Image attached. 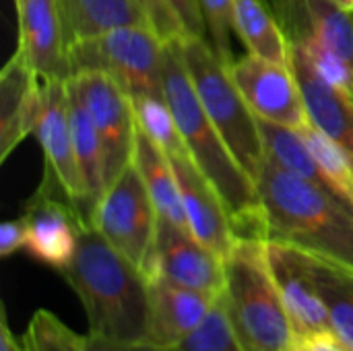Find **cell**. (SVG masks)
Returning a JSON list of instances; mask_svg holds the SVG:
<instances>
[{
  "label": "cell",
  "mask_w": 353,
  "mask_h": 351,
  "mask_svg": "<svg viewBox=\"0 0 353 351\" xmlns=\"http://www.w3.org/2000/svg\"><path fill=\"white\" fill-rule=\"evenodd\" d=\"M261 240L353 271V207L269 157L256 178Z\"/></svg>",
  "instance_id": "obj_1"
},
{
  "label": "cell",
  "mask_w": 353,
  "mask_h": 351,
  "mask_svg": "<svg viewBox=\"0 0 353 351\" xmlns=\"http://www.w3.org/2000/svg\"><path fill=\"white\" fill-rule=\"evenodd\" d=\"M163 95L174 112L188 155L221 194L232 215L236 238L261 240V205L256 184L238 163L225 139L205 112L188 77L180 52V39L165 41Z\"/></svg>",
  "instance_id": "obj_2"
},
{
  "label": "cell",
  "mask_w": 353,
  "mask_h": 351,
  "mask_svg": "<svg viewBox=\"0 0 353 351\" xmlns=\"http://www.w3.org/2000/svg\"><path fill=\"white\" fill-rule=\"evenodd\" d=\"M64 281L85 308L89 335L149 341V279L95 228H83Z\"/></svg>",
  "instance_id": "obj_3"
},
{
  "label": "cell",
  "mask_w": 353,
  "mask_h": 351,
  "mask_svg": "<svg viewBox=\"0 0 353 351\" xmlns=\"http://www.w3.org/2000/svg\"><path fill=\"white\" fill-rule=\"evenodd\" d=\"M221 298L244 351H290L294 329L265 240L236 238L225 259V290Z\"/></svg>",
  "instance_id": "obj_4"
},
{
  "label": "cell",
  "mask_w": 353,
  "mask_h": 351,
  "mask_svg": "<svg viewBox=\"0 0 353 351\" xmlns=\"http://www.w3.org/2000/svg\"><path fill=\"white\" fill-rule=\"evenodd\" d=\"M180 52L205 112L225 139L238 163L254 180L267 159L265 139L259 118L232 79L230 66L219 58L211 41L201 35L180 37Z\"/></svg>",
  "instance_id": "obj_5"
},
{
  "label": "cell",
  "mask_w": 353,
  "mask_h": 351,
  "mask_svg": "<svg viewBox=\"0 0 353 351\" xmlns=\"http://www.w3.org/2000/svg\"><path fill=\"white\" fill-rule=\"evenodd\" d=\"M165 41L145 25L116 27L68 46L70 77L97 70L110 74L128 95H163Z\"/></svg>",
  "instance_id": "obj_6"
},
{
  "label": "cell",
  "mask_w": 353,
  "mask_h": 351,
  "mask_svg": "<svg viewBox=\"0 0 353 351\" xmlns=\"http://www.w3.org/2000/svg\"><path fill=\"white\" fill-rule=\"evenodd\" d=\"M159 215L137 172L130 163L101 194L91 228H95L124 259L151 275Z\"/></svg>",
  "instance_id": "obj_7"
},
{
  "label": "cell",
  "mask_w": 353,
  "mask_h": 351,
  "mask_svg": "<svg viewBox=\"0 0 353 351\" xmlns=\"http://www.w3.org/2000/svg\"><path fill=\"white\" fill-rule=\"evenodd\" d=\"M33 137L39 141L43 151V176L39 184L64 197L74 207L83 223L91 228V209L74 153L66 81L43 83L41 112Z\"/></svg>",
  "instance_id": "obj_8"
},
{
  "label": "cell",
  "mask_w": 353,
  "mask_h": 351,
  "mask_svg": "<svg viewBox=\"0 0 353 351\" xmlns=\"http://www.w3.org/2000/svg\"><path fill=\"white\" fill-rule=\"evenodd\" d=\"M99 132L105 163V188L132 163L137 122L128 93L105 72L87 70L68 77Z\"/></svg>",
  "instance_id": "obj_9"
},
{
  "label": "cell",
  "mask_w": 353,
  "mask_h": 351,
  "mask_svg": "<svg viewBox=\"0 0 353 351\" xmlns=\"http://www.w3.org/2000/svg\"><path fill=\"white\" fill-rule=\"evenodd\" d=\"M230 72L259 120L294 130L308 124L304 99L290 64H279L248 52L238 60L234 58Z\"/></svg>",
  "instance_id": "obj_10"
},
{
  "label": "cell",
  "mask_w": 353,
  "mask_h": 351,
  "mask_svg": "<svg viewBox=\"0 0 353 351\" xmlns=\"http://www.w3.org/2000/svg\"><path fill=\"white\" fill-rule=\"evenodd\" d=\"M25 252L43 267L62 273L74 259L81 230L87 228L74 207L56 190L39 184L21 215Z\"/></svg>",
  "instance_id": "obj_11"
},
{
  "label": "cell",
  "mask_w": 353,
  "mask_h": 351,
  "mask_svg": "<svg viewBox=\"0 0 353 351\" xmlns=\"http://www.w3.org/2000/svg\"><path fill=\"white\" fill-rule=\"evenodd\" d=\"M153 277L221 296L225 290V261L199 242L188 230L159 219L149 279Z\"/></svg>",
  "instance_id": "obj_12"
},
{
  "label": "cell",
  "mask_w": 353,
  "mask_h": 351,
  "mask_svg": "<svg viewBox=\"0 0 353 351\" xmlns=\"http://www.w3.org/2000/svg\"><path fill=\"white\" fill-rule=\"evenodd\" d=\"M17 50L43 81H68V39L58 0H14Z\"/></svg>",
  "instance_id": "obj_13"
},
{
  "label": "cell",
  "mask_w": 353,
  "mask_h": 351,
  "mask_svg": "<svg viewBox=\"0 0 353 351\" xmlns=\"http://www.w3.org/2000/svg\"><path fill=\"white\" fill-rule=\"evenodd\" d=\"M290 46H325L353 64V12L331 0H265Z\"/></svg>",
  "instance_id": "obj_14"
},
{
  "label": "cell",
  "mask_w": 353,
  "mask_h": 351,
  "mask_svg": "<svg viewBox=\"0 0 353 351\" xmlns=\"http://www.w3.org/2000/svg\"><path fill=\"white\" fill-rule=\"evenodd\" d=\"M170 161L178 178L190 234L225 261L234 248L236 232L221 194L188 153L172 155Z\"/></svg>",
  "instance_id": "obj_15"
},
{
  "label": "cell",
  "mask_w": 353,
  "mask_h": 351,
  "mask_svg": "<svg viewBox=\"0 0 353 351\" xmlns=\"http://www.w3.org/2000/svg\"><path fill=\"white\" fill-rule=\"evenodd\" d=\"M43 81L14 48L0 72V163L35 132Z\"/></svg>",
  "instance_id": "obj_16"
},
{
  "label": "cell",
  "mask_w": 353,
  "mask_h": 351,
  "mask_svg": "<svg viewBox=\"0 0 353 351\" xmlns=\"http://www.w3.org/2000/svg\"><path fill=\"white\" fill-rule=\"evenodd\" d=\"M217 298L163 277L149 279V341L159 348L176 345L203 325Z\"/></svg>",
  "instance_id": "obj_17"
},
{
  "label": "cell",
  "mask_w": 353,
  "mask_h": 351,
  "mask_svg": "<svg viewBox=\"0 0 353 351\" xmlns=\"http://www.w3.org/2000/svg\"><path fill=\"white\" fill-rule=\"evenodd\" d=\"M267 248L271 269L294 329V337L319 331H333L327 304L312 283L302 254L281 244L267 242Z\"/></svg>",
  "instance_id": "obj_18"
},
{
  "label": "cell",
  "mask_w": 353,
  "mask_h": 351,
  "mask_svg": "<svg viewBox=\"0 0 353 351\" xmlns=\"http://www.w3.org/2000/svg\"><path fill=\"white\" fill-rule=\"evenodd\" d=\"M290 66L298 81L308 122L353 157V99L327 83L298 46H292Z\"/></svg>",
  "instance_id": "obj_19"
},
{
  "label": "cell",
  "mask_w": 353,
  "mask_h": 351,
  "mask_svg": "<svg viewBox=\"0 0 353 351\" xmlns=\"http://www.w3.org/2000/svg\"><path fill=\"white\" fill-rule=\"evenodd\" d=\"M132 166L137 168V172L157 209L159 219H165L182 230H188V219H186V211L182 205V194L178 188V178L172 168V161L139 128H137V139H134Z\"/></svg>",
  "instance_id": "obj_20"
},
{
  "label": "cell",
  "mask_w": 353,
  "mask_h": 351,
  "mask_svg": "<svg viewBox=\"0 0 353 351\" xmlns=\"http://www.w3.org/2000/svg\"><path fill=\"white\" fill-rule=\"evenodd\" d=\"M68 46L116 27L145 25L149 21L134 0H58Z\"/></svg>",
  "instance_id": "obj_21"
},
{
  "label": "cell",
  "mask_w": 353,
  "mask_h": 351,
  "mask_svg": "<svg viewBox=\"0 0 353 351\" xmlns=\"http://www.w3.org/2000/svg\"><path fill=\"white\" fill-rule=\"evenodd\" d=\"M68 89V110H70V128H72V141H74V153L81 170V178L85 184L89 209H91V221L95 207L105 192V163H103V147L99 132L93 124V118L89 116L87 108L83 106L77 91L66 81Z\"/></svg>",
  "instance_id": "obj_22"
},
{
  "label": "cell",
  "mask_w": 353,
  "mask_h": 351,
  "mask_svg": "<svg viewBox=\"0 0 353 351\" xmlns=\"http://www.w3.org/2000/svg\"><path fill=\"white\" fill-rule=\"evenodd\" d=\"M234 2V27L240 41L250 54L261 58L290 64L292 46L277 25L273 12L265 0H232Z\"/></svg>",
  "instance_id": "obj_23"
},
{
  "label": "cell",
  "mask_w": 353,
  "mask_h": 351,
  "mask_svg": "<svg viewBox=\"0 0 353 351\" xmlns=\"http://www.w3.org/2000/svg\"><path fill=\"white\" fill-rule=\"evenodd\" d=\"M302 254V252H300ZM306 271L327 304L331 329L353 351V271L302 254Z\"/></svg>",
  "instance_id": "obj_24"
},
{
  "label": "cell",
  "mask_w": 353,
  "mask_h": 351,
  "mask_svg": "<svg viewBox=\"0 0 353 351\" xmlns=\"http://www.w3.org/2000/svg\"><path fill=\"white\" fill-rule=\"evenodd\" d=\"M137 128L145 132L168 157L188 153L180 134L178 122L165 97L159 95H128Z\"/></svg>",
  "instance_id": "obj_25"
},
{
  "label": "cell",
  "mask_w": 353,
  "mask_h": 351,
  "mask_svg": "<svg viewBox=\"0 0 353 351\" xmlns=\"http://www.w3.org/2000/svg\"><path fill=\"white\" fill-rule=\"evenodd\" d=\"M163 351H244L219 296L209 317L203 321L199 329L186 335L172 348H163Z\"/></svg>",
  "instance_id": "obj_26"
},
{
  "label": "cell",
  "mask_w": 353,
  "mask_h": 351,
  "mask_svg": "<svg viewBox=\"0 0 353 351\" xmlns=\"http://www.w3.org/2000/svg\"><path fill=\"white\" fill-rule=\"evenodd\" d=\"M21 339L27 351H87V335H79L50 310L33 312Z\"/></svg>",
  "instance_id": "obj_27"
},
{
  "label": "cell",
  "mask_w": 353,
  "mask_h": 351,
  "mask_svg": "<svg viewBox=\"0 0 353 351\" xmlns=\"http://www.w3.org/2000/svg\"><path fill=\"white\" fill-rule=\"evenodd\" d=\"M209 41L219 54V58L230 66L234 62L232 56V33H236L234 27V2L232 0H199Z\"/></svg>",
  "instance_id": "obj_28"
},
{
  "label": "cell",
  "mask_w": 353,
  "mask_h": 351,
  "mask_svg": "<svg viewBox=\"0 0 353 351\" xmlns=\"http://www.w3.org/2000/svg\"><path fill=\"white\" fill-rule=\"evenodd\" d=\"M300 48V46H298ZM302 52L306 54V58L310 60V64L314 66V70L327 81L331 83L335 89H339L341 93H345L350 99H353V64L347 62L343 56L335 54L333 50L325 48V46H308L302 48Z\"/></svg>",
  "instance_id": "obj_29"
},
{
  "label": "cell",
  "mask_w": 353,
  "mask_h": 351,
  "mask_svg": "<svg viewBox=\"0 0 353 351\" xmlns=\"http://www.w3.org/2000/svg\"><path fill=\"white\" fill-rule=\"evenodd\" d=\"M134 2L145 12L149 27L163 41H172V39H180V37L188 35L172 0H134Z\"/></svg>",
  "instance_id": "obj_30"
},
{
  "label": "cell",
  "mask_w": 353,
  "mask_h": 351,
  "mask_svg": "<svg viewBox=\"0 0 353 351\" xmlns=\"http://www.w3.org/2000/svg\"><path fill=\"white\" fill-rule=\"evenodd\" d=\"M290 351H350L335 331H319L294 337Z\"/></svg>",
  "instance_id": "obj_31"
},
{
  "label": "cell",
  "mask_w": 353,
  "mask_h": 351,
  "mask_svg": "<svg viewBox=\"0 0 353 351\" xmlns=\"http://www.w3.org/2000/svg\"><path fill=\"white\" fill-rule=\"evenodd\" d=\"M172 4L178 10L188 35L207 37V25H205V17H203L199 0H172Z\"/></svg>",
  "instance_id": "obj_32"
},
{
  "label": "cell",
  "mask_w": 353,
  "mask_h": 351,
  "mask_svg": "<svg viewBox=\"0 0 353 351\" xmlns=\"http://www.w3.org/2000/svg\"><path fill=\"white\" fill-rule=\"evenodd\" d=\"M25 248V223L23 219H10L0 225V257L8 259Z\"/></svg>",
  "instance_id": "obj_33"
},
{
  "label": "cell",
  "mask_w": 353,
  "mask_h": 351,
  "mask_svg": "<svg viewBox=\"0 0 353 351\" xmlns=\"http://www.w3.org/2000/svg\"><path fill=\"white\" fill-rule=\"evenodd\" d=\"M87 351H163V348L151 341H116L87 335Z\"/></svg>",
  "instance_id": "obj_34"
},
{
  "label": "cell",
  "mask_w": 353,
  "mask_h": 351,
  "mask_svg": "<svg viewBox=\"0 0 353 351\" xmlns=\"http://www.w3.org/2000/svg\"><path fill=\"white\" fill-rule=\"evenodd\" d=\"M0 351H27L23 339H17L14 333L10 331L4 308H2V317H0Z\"/></svg>",
  "instance_id": "obj_35"
},
{
  "label": "cell",
  "mask_w": 353,
  "mask_h": 351,
  "mask_svg": "<svg viewBox=\"0 0 353 351\" xmlns=\"http://www.w3.org/2000/svg\"><path fill=\"white\" fill-rule=\"evenodd\" d=\"M331 2H335L339 8H343V10H350L353 12V0H331Z\"/></svg>",
  "instance_id": "obj_36"
}]
</instances>
